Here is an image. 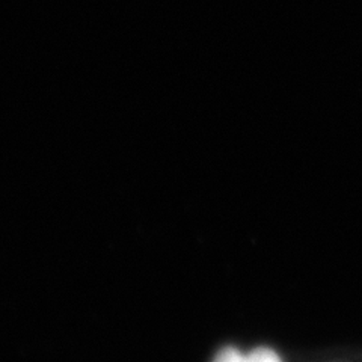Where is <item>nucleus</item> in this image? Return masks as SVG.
<instances>
[{
	"instance_id": "1",
	"label": "nucleus",
	"mask_w": 362,
	"mask_h": 362,
	"mask_svg": "<svg viewBox=\"0 0 362 362\" xmlns=\"http://www.w3.org/2000/svg\"><path fill=\"white\" fill-rule=\"evenodd\" d=\"M211 362H249V361H247V355L242 354L240 350H237L234 347H226V349H222Z\"/></svg>"
}]
</instances>
